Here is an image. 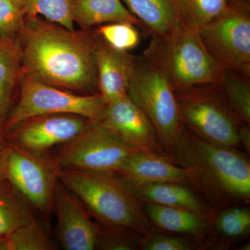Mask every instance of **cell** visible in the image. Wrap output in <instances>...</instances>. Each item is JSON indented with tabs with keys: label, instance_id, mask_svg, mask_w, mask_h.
Here are the masks:
<instances>
[{
	"label": "cell",
	"instance_id": "obj_1",
	"mask_svg": "<svg viewBox=\"0 0 250 250\" xmlns=\"http://www.w3.org/2000/svg\"><path fill=\"white\" fill-rule=\"evenodd\" d=\"M19 36L23 71L45 84L80 95L99 93L95 31H70L26 17Z\"/></svg>",
	"mask_w": 250,
	"mask_h": 250
},
{
	"label": "cell",
	"instance_id": "obj_2",
	"mask_svg": "<svg viewBox=\"0 0 250 250\" xmlns=\"http://www.w3.org/2000/svg\"><path fill=\"white\" fill-rule=\"evenodd\" d=\"M166 155L193 172L192 187L215 210L249 204L250 161L237 149L207 142L183 125Z\"/></svg>",
	"mask_w": 250,
	"mask_h": 250
},
{
	"label": "cell",
	"instance_id": "obj_3",
	"mask_svg": "<svg viewBox=\"0 0 250 250\" xmlns=\"http://www.w3.org/2000/svg\"><path fill=\"white\" fill-rule=\"evenodd\" d=\"M58 178L103 227L129 229L143 237L152 232L142 202L118 174L60 169Z\"/></svg>",
	"mask_w": 250,
	"mask_h": 250
},
{
	"label": "cell",
	"instance_id": "obj_4",
	"mask_svg": "<svg viewBox=\"0 0 250 250\" xmlns=\"http://www.w3.org/2000/svg\"><path fill=\"white\" fill-rule=\"evenodd\" d=\"M143 54L165 74L174 89L218 83L223 67L208 53L198 31L183 25L151 37Z\"/></svg>",
	"mask_w": 250,
	"mask_h": 250
},
{
	"label": "cell",
	"instance_id": "obj_5",
	"mask_svg": "<svg viewBox=\"0 0 250 250\" xmlns=\"http://www.w3.org/2000/svg\"><path fill=\"white\" fill-rule=\"evenodd\" d=\"M182 124L207 142L238 149L244 123L230 107L216 83H205L174 89Z\"/></svg>",
	"mask_w": 250,
	"mask_h": 250
},
{
	"label": "cell",
	"instance_id": "obj_6",
	"mask_svg": "<svg viewBox=\"0 0 250 250\" xmlns=\"http://www.w3.org/2000/svg\"><path fill=\"white\" fill-rule=\"evenodd\" d=\"M127 95L152 123L165 154L170 152L183 128L174 88L144 54L136 57Z\"/></svg>",
	"mask_w": 250,
	"mask_h": 250
},
{
	"label": "cell",
	"instance_id": "obj_7",
	"mask_svg": "<svg viewBox=\"0 0 250 250\" xmlns=\"http://www.w3.org/2000/svg\"><path fill=\"white\" fill-rule=\"evenodd\" d=\"M106 104L100 93H72L39 82L22 70L17 101L5 126L4 135L22 122L44 115H79L98 123Z\"/></svg>",
	"mask_w": 250,
	"mask_h": 250
},
{
	"label": "cell",
	"instance_id": "obj_8",
	"mask_svg": "<svg viewBox=\"0 0 250 250\" xmlns=\"http://www.w3.org/2000/svg\"><path fill=\"white\" fill-rule=\"evenodd\" d=\"M198 32L220 66L250 77V0H228L225 11Z\"/></svg>",
	"mask_w": 250,
	"mask_h": 250
},
{
	"label": "cell",
	"instance_id": "obj_9",
	"mask_svg": "<svg viewBox=\"0 0 250 250\" xmlns=\"http://www.w3.org/2000/svg\"><path fill=\"white\" fill-rule=\"evenodd\" d=\"M50 155L59 169L118 173L138 150L106 131L97 122Z\"/></svg>",
	"mask_w": 250,
	"mask_h": 250
},
{
	"label": "cell",
	"instance_id": "obj_10",
	"mask_svg": "<svg viewBox=\"0 0 250 250\" xmlns=\"http://www.w3.org/2000/svg\"><path fill=\"white\" fill-rule=\"evenodd\" d=\"M4 175L34 209L45 216L53 210L60 170L50 154L39 155L6 144Z\"/></svg>",
	"mask_w": 250,
	"mask_h": 250
},
{
	"label": "cell",
	"instance_id": "obj_11",
	"mask_svg": "<svg viewBox=\"0 0 250 250\" xmlns=\"http://www.w3.org/2000/svg\"><path fill=\"white\" fill-rule=\"evenodd\" d=\"M91 121L75 114H50L29 118L4 136V142L28 152L48 155L84 131Z\"/></svg>",
	"mask_w": 250,
	"mask_h": 250
},
{
	"label": "cell",
	"instance_id": "obj_12",
	"mask_svg": "<svg viewBox=\"0 0 250 250\" xmlns=\"http://www.w3.org/2000/svg\"><path fill=\"white\" fill-rule=\"evenodd\" d=\"M98 123L130 147L165 154L152 123L127 94L108 103Z\"/></svg>",
	"mask_w": 250,
	"mask_h": 250
},
{
	"label": "cell",
	"instance_id": "obj_13",
	"mask_svg": "<svg viewBox=\"0 0 250 250\" xmlns=\"http://www.w3.org/2000/svg\"><path fill=\"white\" fill-rule=\"evenodd\" d=\"M53 210L57 215V238L62 249H98L101 226L94 223L84 205L59 180L56 187Z\"/></svg>",
	"mask_w": 250,
	"mask_h": 250
},
{
	"label": "cell",
	"instance_id": "obj_14",
	"mask_svg": "<svg viewBox=\"0 0 250 250\" xmlns=\"http://www.w3.org/2000/svg\"><path fill=\"white\" fill-rule=\"evenodd\" d=\"M130 186L161 183H179L193 185V172L176 165L166 154L138 149L133 153L118 171Z\"/></svg>",
	"mask_w": 250,
	"mask_h": 250
},
{
	"label": "cell",
	"instance_id": "obj_15",
	"mask_svg": "<svg viewBox=\"0 0 250 250\" xmlns=\"http://www.w3.org/2000/svg\"><path fill=\"white\" fill-rule=\"evenodd\" d=\"M95 57L99 93L106 104L127 94L136 57L113 48L95 31Z\"/></svg>",
	"mask_w": 250,
	"mask_h": 250
},
{
	"label": "cell",
	"instance_id": "obj_16",
	"mask_svg": "<svg viewBox=\"0 0 250 250\" xmlns=\"http://www.w3.org/2000/svg\"><path fill=\"white\" fill-rule=\"evenodd\" d=\"M22 70L19 36L0 39V147L4 146L5 126L17 101Z\"/></svg>",
	"mask_w": 250,
	"mask_h": 250
},
{
	"label": "cell",
	"instance_id": "obj_17",
	"mask_svg": "<svg viewBox=\"0 0 250 250\" xmlns=\"http://www.w3.org/2000/svg\"><path fill=\"white\" fill-rule=\"evenodd\" d=\"M129 186L142 202L190 210L212 222L216 214L217 210L193 188L187 184L161 183L139 187Z\"/></svg>",
	"mask_w": 250,
	"mask_h": 250
},
{
	"label": "cell",
	"instance_id": "obj_18",
	"mask_svg": "<svg viewBox=\"0 0 250 250\" xmlns=\"http://www.w3.org/2000/svg\"><path fill=\"white\" fill-rule=\"evenodd\" d=\"M148 36L165 35L183 26L177 0H121Z\"/></svg>",
	"mask_w": 250,
	"mask_h": 250
},
{
	"label": "cell",
	"instance_id": "obj_19",
	"mask_svg": "<svg viewBox=\"0 0 250 250\" xmlns=\"http://www.w3.org/2000/svg\"><path fill=\"white\" fill-rule=\"evenodd\" d=\"M142 203L152 225L167 232L187 235L196 241L205 238L212 223L190 210L147 202Z\"/></svg>",
	"mask_w": 250,
	"mask_h": 250
},
{
	"label": "cell",
	"instance_id": "obj_20",
	"mask_svg": "<svg viewBox=\"0 0 250 250\" xmlns=\"http://www.w3.org/2000/svg\"><path fill=\"white\" fill-rule=\"evenodd\" d=\"M72 17L83 28L111 22H129L141 27L121 0H72Z\"/></svg>",
	"mask_w": 250,
	"mask_h": 250
},
{
	"label": "cell",
	"instance_id": "obj_21",
	"mask_svg": "<svg viewBox=\"0 0 250 250\" xmlns=\"http://www.w3.org/2000/svg\"><path fill=\"white\" fill-rule=\"evenodd\" d=\"M36 220L34 208L4 175L0 177V236Z\"/></svg>",
	"mask_w": 250,
	"mask_h": 250
},
{
	"label": "cell",
	"instance_id": "obj_22",
	"mask_svg": "<svg viewBox=\"0 0 250 250\" xmlns=\"http://www.w3.org/2000/svg\"><path fill=\"white\" fill-rule=\"evenodd\" d=\"M216 84L238 118L250 125V77L223 69Z\"/></svg>",
	"mask_w": 250,
	"mask_h": 250
},
{
	"label": "cell",
	"instance_id": "obj_23",
	"mask_svg": "<svg viewBox=\"0 0 250 250\" xmlns=\"http://www.w3.org/2000/svg\"><path fill=\"white\" fill-rule=\"evenodd\" d=\"M182 24L199 31L226 9L228 0H177Z\"/></svg>",
	"mask_w": 250,
	"mask_h": 250
},
{
	"label": "cell",
	"instance_id": "obj_24",
	"mask_svg": "<svg viewBox=\"0 0 250 250\" xmlns=\"http://www.w3.org/2000/svg\"><path fill=\"white\" fill-rule=\"evenodd\" d=\"M57 248L36 220L0 236V250H54Z\"/></svg>",
	"mask_w": 250,
	"mask_h": 250
},
{
	"label": "cell",
	"instance_id": "obj_25",
	"mask_svg": "<svg viewBox=\"0 0 250 250\" xmlns=\"http://www.w3.org/2000/svg\"><path fill=\"white\" fill-rule=\"evenodd\" d=\"M28 17H41L75 31L72 0H20Z\"/></svg>",
	"mask_w": 250,
	"mask_h": 250
},
{
	"label": "cell",
	"instance_id": "obj_26",
	"mask_svg": "<svg viewBox=\"0 0 250 250\" xmlns=\"http://www.w3.org/2000/svg\"><path fill=\"white\" fill-rule=\"evenodd\" d=\"M220 234L225 238H241L250 231V211L242 206L223 208L215 215L213 221Z\"/></svg>",
	"mask_w": 250,
	"mask_h": 250
},
{
	"label": "cell",
	"instance_id": "obj_27",
	"mask_svg": "<svg viewBox=\"0 0 250 250\" xmlns=\"http://www.w3.org/2000/svg\"><path fill=\"white\" fill-rule=\"evenodd\" d=\"M95 31L106 43L119 50L129 52L140 42L139 31L131 23H107L100 25Z\"/></svg>",
	"mask_w": 250,
	"mask_h": 250
},
{
	"label": "cell",
	"instance_id": "obj_28",
	"mask_svg": "<svg viewBox=\"0 0 250 250\" xmlns=\"http://www.w3.org/2000/svg\"><path fill=\"white\" fill-rule=\"evenodd\" d=\"M98 249L133 250L140 247L142 236L139 233L119 227H101Z\"/></svg>",
	"mask_w": 250,
	"mask_h": 250
},
{
	"label": "cell",
	"instance_id": "obj_29",
	"mask_svg": "<svg viewBox=\"0 0 250 250\" xmlns=\"http://www.w3.org/2000/svg\"><path fill=\"white\" fill-rule=\"evenodd\" d=\"M26 17L20 0H0V39L18 35Z\"/></svg>",
	"mask_w": 250,
	"mask_h": 250
},
{
	"label": "cell",
	"instance_id": "obj_30",
	"mask_svg": "<svg viewBox=\"0 0 250 250\" xmlns=\"http://www.w3.org/2000/svg\"><path fill=\"white\" fill-rule=\"evenodd\" d=\"M140 247L146 250H194L202 248L191 238L161 234L154 231L141 238Z\"/></svg>",
	"mask_w": 250,
	"mask_h": 250
},
{
	"label": "cell",
	"instance_id": "obj_31",
	"mask_svg": "<svg viewBox=\"0 0 250 250\" xmlns=\"http://www.w3.org/2000/svg\"><path fill=\"white\" fill-rule=\"evenodd\" d=\"M240 147L244 148L248 153L250 150V125L243 124L239 130Z\"/></svg>",
	"mask_w": 250,
	"mask_h": 250
},
{
	"label": "cell",
	"instance_id": "obj_32",
	"mask_svg": "<svg viewBox=\"0 0 250 250\" xmlns=\"http://www.w3.org/2000/svg\"><path fill=\"white\" fill-rule=\"evenodd\" d=\"M4 146L0 147V177L4 175Z\"/></svg>",
	"mask_w": 250,
	"mask_h": 250
}]
</instances>
